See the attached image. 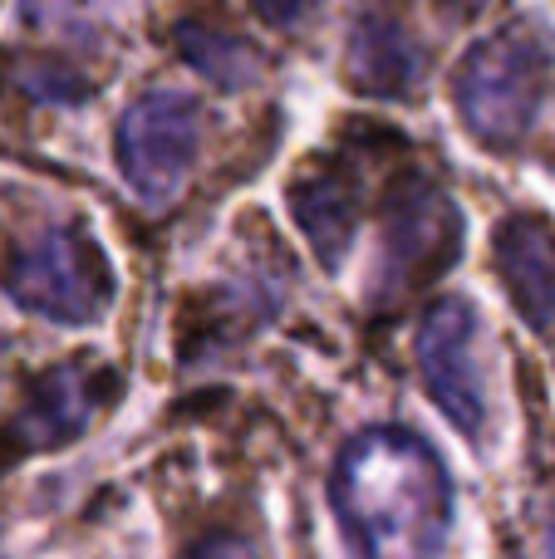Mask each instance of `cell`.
I'll return each mask as SVG.
<instances>
[{
    "mask_svg": "<svg viewBox=\"0 0 555 559\" xmlns=\"http://www.w3.org/2000/svg\"><path fill=\"white\" fill-rule=\"evenodd\" d=\"M108 388H114V378L84 364H64L55 373H45L29 388L15 423H10V447L15 452H55V447H69L94 423Z\"/></svg>",
    "mask_w": 555,
    "mask_h": 559,
    "instance_id": "7",
    "label": "cell"
},
{
    "mask_svg": "<svg viewBox=\"0 0 555 559\" xmlns=\"http://www.w3.org/2000/svg\"><path fill=\"white\" fill-rule=\"evenodd\" d=\"M5 289L20 309L55 324H98L114 305V271L98 241L79 226L45 231L10 261Z\"/></svg>",
    "mask_w": 555,
    "mask_h": 559,
    "instance_id": "3",
    "label": "cell"
},
{
    "mask_svg": "<svg viewBox=\"0 0 555 559\" xmlns=\"http://www.w3.org/2000/svg\"><path fill=\"white\" fill-rule=\"evenodd\" d=\"M187 559H251V550H246L236 535H212V540H202Z\"/></svg>",
    "mask_w": 555,
    "mask_h": 559,
    "instance_id": "13",
    "label": "cell"
},
{
    "mask_svg": "<svg viewBox=\"0 0 555 559\" xmlns=\"http://www.w3.org/2000/svg\"><path fill=\"white\" fill-rule=\"evenodd\" d=\"M330 511L354 559H442L448 466L409 427H364L330 472Z\"/></svg>",
    "mask_w": 555,
    "mask_h": 559,
    "instance_id": "1",
    "label": "cell"
},
{
    "mask_svg": "<svg viewBox=\"0 0 555 559\" xmlns=\"http://www.w3.org/2000/svg\"><path fill=\"white\" fill-rule=\"evenodd\" d=\"M177 49L192 69H202L212 84L222 88H241L261 74V59H256L251 45H241L226 29H206V25H182L177 29Z\"/></svg>",
    "mask_w": 555,
    "mask_h": 559,
    "instance_id": "11",
    "label": "cell"
},
{
    "mask_svg": "<svg viewBox=\"0 0 555 559\" xmlns=\"http://www.w3.org/2000/svg\"><path fill=\"white\" fill-rule=\"evenodd\" d=\"M423 79V59L413 49V39L403 35L399 25L389 20L369 15L354 25V39H350V84L359 94H374V98H399V94H413Z\"/></svg>",
    "mask_w": 555,
    "mask_h": 559,
    "instance_id": "10",
    "label": "cell"
},
{
    "mask_svg": "<svg viewBox=\"0 0 555 559\" xmlns=\"http://www.w3.org/2000/svg\"><path fill=\"white\" fill-rule=\"evenodd\" d=\"M202 108L182 88H153L118 118V173L143 202H167L192 173Z\"/></svg>",
    "mask_w": 555,
    "mask_h": 559,
    "instance_id": "5",
    "label": "cell"
},
{
    "mask_svg": "<svg viewBox=\"0 0 555 559\" xmlns=\"http://www.w3.org/2000/svg\"><path fill=\"white\" fill-rule=\"evenodd\" d=\"M497 271L531 329H555V231L536 216H511L497 231Z\"/></svg>",
    "mask_w": 555,
    "mask_h": 559,
    "instance_id": "8",
    "label": "cell"
},
{
    "mask_svg": "<svg viewBox=\"0 0 555 559\" xmlns=\"http://www.w3.org/2000/svg\"><path fill=\"white\" fill-rule=\"evenodd\" d=\"M310 5L315 0H251V10L265 20V25H300Z\"/></svg>",
    "mask_w": 555,
    "mask_h": 559,
    "instance_id": "12",
    "label": "cell"
},
{
    "mask_svg": "<svg viewBox=\"0 0 555 559\" xmlns=\"http://www.w3.org/2000/svg\"><path fill=\"white\" fill-rule=\"evenodd\" d=\"M462 255V212L438 182L403 177L383 202V241H379V280L374 299L413 295L418 285L438 280Z\"/></svg>",
    "mask_w": 555,
    "mask_h": 559,
    "instance_id": "4",
    "label": "cell"
},
{
    "mask_svg": "<svg viewBox=\"0 0 555 559\" xmlns=\"http://www.w3.org/2000/svg\"><path fill=\"white\" fill-rule=\"evenodd\" d=\"M555 55L536 25H507L477 39L452 74L462 123L492 147H517L531 138L551 94Z\"/></svg>",
    "mask_w": 555,
    "mask_h": 559,
    "instance_id": "2",
    "label": "cell"
},
{
    "mask_svg": "<svg viewBox=\"0 0 555 559\" xmlns=\"http://www.w3.org/2000/svg\"><path fill=\"white\" fill-rule=\"evenodd\" d=\"M291 216L305 231L310 251L320 255L324 271H340L354 251V231H359V202L354 187L340 173H315L291 187Z\"/></svg>",
    "mask_w": 555,
    "mask_h": 559,
    "instance_id": "9",
    "label": "cell"
},
{
    "mask_svg": "<svg viewBox=\"0 0 555 559\" xmlns=\"http://www.w3.org/2000/svg\"><path fill=\"white\" fill-rule=\"evenodd\" d=\"M418 368L428 397L462 437L487 432V383L477 368V314L468 299H438L418 324Z\"/></svg>",
    "mask_w": 555,
    "mask_h": 559,
    "instance_id": "6",
    "label": "cell"
}]
</instances>
